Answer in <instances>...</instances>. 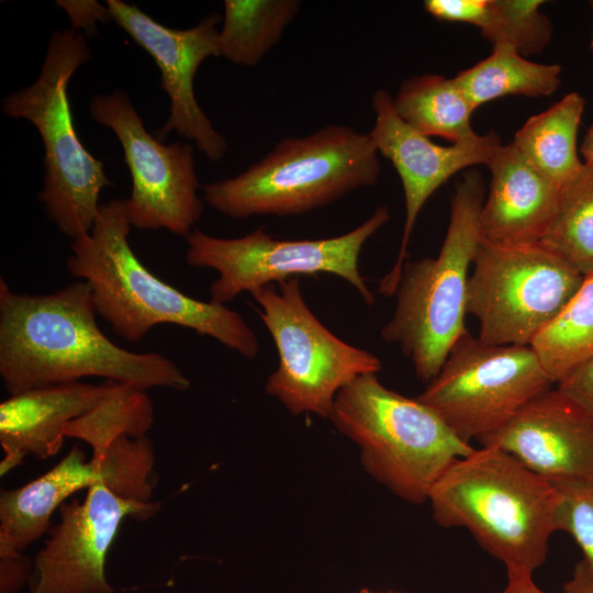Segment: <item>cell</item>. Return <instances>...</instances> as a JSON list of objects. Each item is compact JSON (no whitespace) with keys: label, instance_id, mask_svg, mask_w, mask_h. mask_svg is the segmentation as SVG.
Wrapping results in <instances>:
<instances>
[{"label":"cell","instance_id":"1","mask_svg":"<svg viewBox=\"0 0 593 593\" xmlns=\"http://www.w3.org/2000/svg\"><path fill=\"white\" fill-rule=\"evenodd\" d=\"M92 292L78 280L48 294L18 293L0 279V377L11 395L86 377L143 390L184 391L190 380L158 353L116 346L99 328Z\"/></svg>","mask_w":593,"mask_h":593},{"label":"cell","instance_id":"2","mask_svg":"<svg viewBox=\"0 0 593 593\" xmlns=\"http://www.w3.org/2000/svg\"><path fill=\"white\" fill-rule=\"evenodd\" d=\"M126 199L101 203L90 233L74 239L67 270L86 281L97 313L128 342L142 340L158 324H175L210 336L247 359L258 355L256 334L224 304L191 298L153 275L133 251Z\"/></svg>","mask_w":593,"mask_h":593},{"label":"cell","instance_id":"3","mask_svg":"<svg viewBox=\"0 0 593 593\" xmlns=\"http://www.w3.org/2000/svg\"><path fill=\"white\" fill-rule=\"evenodd\" d=\"M427 500L438 524L467 528L506 570L533 573L545 562L557 530V488L495 447L474 448L457 459Z\"/></svg>","mask_w":593,"mask_h":593},{"label":"cell","instance_id":"4","mask_svg":"<svg viewBox=\"0 0 593 593\" xmlns=\"http://www.w3.org/2000/svg\"><path fill=\"white\" fill-rule=\"evenodd\" d=\"M379 153L369 134L331 124L284 137L239 175L203 187L205 202L233 219L300 215L377 182Z\"/></svg>","mask_w":593,"mask_h":593},{"label":"cell","instance_id":"5","mask_svg":"<svg viewBox=\"0 0 593 593\" xmlns=\"http://www.w3.org/2000/svg\"><path fill=\"white\" fill-rule=\"evenodd\" d=\"M91 59L86 36L70 29L55 30L36 80L3 98V114L32 123L44 146V182L38 201L47 217L71 240L90 233L99 213V198L112 186L103 163L80 142L71 115L68 86Z\"/></svg>","mask_w":593,"mask_h":593},{"label":"cell","instance_id":"6","mask_svg":"<svg viewBox=\"0 0 593 593\" xmlns=\"http://www.w3.org/2000/svg\"><path fill=\"white\" fill-rule=\"evenodd\" d=\"M328 418L360 447L367 472L412 503L427 500L440 475L474 450L434 410L388 389L377 373L340 389Z\"/></svg>","mask_w":593,"mask_h":593},{"label":"cell","instance_id":"7","mask_svg":"<svg viewBox=\"0 0 593 593\" xmlns=\"http://www.w3.org/2000/svg\"><path fill=\"white\" fill-rule=\"evenodd\" d=\"M483 197L481 177L468 172L451 199L450 221L438 256L404 262L393 316L381 329L383 340L398 345L417 378L427 383L437 376L456 342L468 333V271L482 239Z\"/></svg>","mask_w":593,"mask_h":593},{"label":"cell","instance_id":"8","mask_svg":"<svg viewBox=\"0 0 593 593\" xmlns=\"http://www.w3.org/2000/svg\"><path fill=\"white\" fill-rule=\"evenodd\" d=\"M389 221L388 206L380 205L343 235L295 240L276 239L264 226L238 238L214 237L193 228L186 237V261L219 272L210 286V301L224 305L242 292L250 293L275 281L332 273L349 282L370 306L374 296L359 271V256L367 240Z\"/></svg>","mask_w":593,"mask_h":593},{"label":"cell","instance_id":"9","mask_svg":"<svg viewBox=\"0 0 593 593\" xmlns=\"http://www.w3.org/2000/svg\"><path fill=\"white\" fill-rule=\"evenodd\" d=\"M259 316L278 351V367L266 391L293 415L314 413L328 418L345 385L366 373H377L381 360L334 335L310 310L298 277L250 292Z\"/></svg>","mask_w":593,"mask_h":593},{"label":"cell","instance_id":"10","mask_svg":"<svg viewBox=\"0 0 593 593\" xmlns=\"http://www.w3.org/2000/svg\"><path fill=\"white\" fill-rule=\"evenodd\" d=\"M469 276L467 314L490 345L530 346L563 310L584 276L540 243L501 247L481 239Z\"/></svg>","mask_w":593,"mask_h":593},{"label":"cell","instance_id":"11","mask_svg":"<svg viewBox=\"0 0 593 593\" xmlns=\"http://www.w3.org/2000/svg\"><path fill=\"white\" fill-rule=\"evenodd\" d=\"M551 384L530 346L490 345L467 333L416 399L469 443L501 428Z\"/></svg>","mask_w":593,"mask_h":593},{"label":"cell","instance_id":"12","mask_svg":"<svg viewBox=\"0 0 593 593\" xmlns=\"http://www.w3.org/2000/svg\"><path fill=\"white\" fill-rule=\"evenodd\" d=\"M149 437L122 436L87 460L76 443L52 469L0 493V555L23 552L51 529L54 512L74 493L104 484L125 499L150 502L157 482Z\"/></svg>","mask_w":593,"mask_h":593},{"label":"cell","instance_id":"13","mask_svg":"<svg viewBox=\"0 0 593 593\" xmlns=\"http://www.w3.org/2000/svg\"><path fill=\"white\" fill-rule=\"evenodd\" d=\"M89 114L116 135L132 178L126 210L132 227L165 228L187 237L200 220L204 205L198 195L199 178L193 145L164 144L145 128L127 92L98 93Z\"/></svg>","mask_w":593,"mask_h":593},{"label":"cell","instance_id":"14","mask_svg":"<svg viewBox=\"0 0 593 593\" xmlns=\"http://www.w3.org/2000/svg\"><path fill=\"white\" fill-rule=\"evenodd\" d=\"M160 502H138L104 484L87 490L82 502L63 503L59 522L33 559L30 593H114L105 574L108 552L126 517H153Z\"/></svg>","mask_w":593,"mask_h":593},{"label":"cell","instance_id":"15","mask_svg":"<svg viewBox=\"0 0 593 593\" xmlns=\"http://www.w3.org/2000/svg\"><path fill=\"white\" fill-rule=\"evenodd\" d=\"M111 21L146 51L160 70V88L170 100L169 116L156 132L159 141L171 132L192 141L211 161H221L227 152L226 138L215 130L200 108L193 80L203 60L220 57L219 13H211L187 30L167 27L134 4L107 0Z\"/></svg>","mask_w":593,"mask_h":593},{"label":"cell","instance_id":"16","mask_svg":"<svg viewBox=\"0 0 593 593\" xmlns=\"http://www.w3.org/2000/svg\"><path fill=\"white\" fill-rule=\"evenodd\" d=\"M374 124L368 133L377 152L388 158L400 176L405 199V222L395 264L381 279L378 291L395 294L416 219L432 194L458 171L488 164L501 138L494 132L440 146L406 124L395 112L393 97L384 89L371 99Z\"/></svg>","mask_w":593,"mask_h":593},{"label":"cell","instance_id":"17","mask_svg":"<svg viewBox=\"0 0 593 593\" xmlns=\"http://www.w3.org/2000/svg\"><path fill=\"white\" fill-rule=\"evenodd\" d=\"M478 441L505 451L551 483L593 479V419L557 388L530 399Z\"/></svg>","mask_w":593,"mask_h":593},{"label":"cell","instance_id":"18","mask_svg":"<svg viewBox=\"0 0 593 593\" xmlns=\"http://www.w3.org/2000/svg\"><path fill=\"white\" fill-rule=\"evenodd\" d=\"M490 189L480 212L482 240L501 247L541 242L559 205L561 188L539 174L513 143L486 164Z\"/></svg>","mask_w":593,"mask_h":593},{"label":"cell","instance_id":"19","mask_svg":"<svg viewBox=\"0 0 593 593\" xmlns=\"http://www.w3.org/2000/svg\"><path fill=\"white\" fill-rule=\"evenodd\" d=\"M116 381L100 384L72 381L33 388L0 404V444L4 456L0 475L20 466L29 455L44 460L61 448L66 425L107 398Z\"/></svg>","mask_w":593,"mask_h":593},{"label":"cell","instance_id":"20","mask_svg":"<svg viewBox=\"0 0 593 593\" xmlns=\"http://www.w3.org/2000/svg\"><path fill=\"white\" fill-rule=\"evenodd\" d=\"M541 0H426L425 10L447 22L477 26L492 46L510 45L521 55L541 52L552 34Z\"/></svg>","mask_w":593,"mask_h":593},{"label":"cell","instance_id":"21","mask_svg":"<svg viewBox=\"0 0 593 593\" xmlns=\"http://www.w3.org/2000/svg\"><path fill=\"white\" fill-rule=\"evenodd\" d=\"M584 104L580 93L566 94L548 110L529 118L512 142L530 166L560 188L583 167L577 136Z\"/></svg>","mask_w":593,"mask_h":593},{"label":"cell","instance_id":"22","mask_svg":"<svg viewBox=\"0 0 593 593\" xmlns=\"http://www.w3.org/2000/svg\"><path fill=\"white\" fill-rule=\"evenodd\" d=\"M393 107L398 115L424 136H439L452 144L478 134L471 126L475 108L454 78L425 74L404 80Z\"/></svg>","mask_w":593,"mask_h":593},{"label":"cell","instance_id":"23","mask_svg":"<svg viewBox=\"0 0 593 593\" xmlns=\"http://www.w3.org/2000/svg\"><path fill=\"white\" fill-rule=\"evenodd\" d=\"M561 67L528 60L510 45H495L492 53L454 79L475 110L505 96L542 97L560 86Z\"/></svg>","mask_w":593,"mask_h":593},{"label":"cell","instance_id":"24","mask_svg":"<svg viewBox=\"0 0 593 593\" xmlns=\"http://www.w3.org/2000/svg\"><path fill=\"white\" fill-rule=\"evenodd\" d=\"M217 34L220 57L254 67L280 41L298 15L299 0H225Z\"/></svg>","mask_w":593,"mask_h":593},{"label":"cell","instance_id":"25","mask_svg":"<svg viewBox=\"0 0 593 593\" xmlns=\"http://www.w3.org/2000/svg\"><path fill=\"white\" fill-rule=\"evenodd\" d=\"M552 383L593 357V273L530 344Z\"/></svg>","mask_w":593,"mask_h":593},{"label":"cell","instance_id":"26","mask_svg":"<svg viewBox=\"0 0 593 593\" xmlns=\"http://www.w3.org/2000/svg\"><path fill=\"white\" fill-rule=\"evenodd\" d=\"M154 416V403L146 390L116 382L97 406L69 422L64 435L85 441L91 447L92 456H100L119 437L146 436Z\"/></svg>","mask_w":593,"mask_h":593},{"label":"cell","instance_id":"27","mask_svg":"<svg viewBox=\"0 0 593 593\" xmlns=\"http://www.w3.org/2000/svg\"><path fill=\"white\" fill-rule=\"evenodd\" d=\"M584 277L593 273V167L561 187L557 213L540 242Z\"/></svg>","mask_w":593,"mask_h":593},{"label":"cell","instance_id":"28","mask_svg":"<svg viewBox=\"0 0 593 593\" xmlns=\"http://www.w3.org/2000/svg\"><path fill=\"white\" fill-rule=\"evenodd\" d=\"M560 494L556 529L570 534L593 575V479L552 483Z\"/></svg>","mask_w":593,"mask_h":593},{"label":"cell","instance_id":"29","mask_svg":"<svg viewBox=\"0 0 593 593\" xmlns=\"http://www.w3.org/2000/svg\"><path fill=\"white\" fill-rule=\"evenodd\" d=\"M56 4L69 16L71 29L85 36L96 35L98 23L111 21L107 5L94 0H58Z\"/></svg>","mask_w":593,"mask_h":593},{"label":"cell","instance_id":"30","mask_svg":"<svg viewBox=\"0 0 593 593\" xmlns=\"http://www.w3.org/2000/svg\"><path fill=\"white\" fill-rule=\"evenodd\" d=\"M557 389L593 419V357L557 383Z\"/></svg>","mask_w":593,"mask_h":593},{"label":"cell","instance_id":"31","mask_svg":"<svg viewBox=\"0 0 593 593\" xmlns=\"http://www.w3.org/2000/svg\"><path fill=\"white\" fill-rule=\"evenodd\" d=\"M33 560L24 552L0 555V593H19L30 584Z\"/></svg>","mask_w":593,"mask_h":593},{"label":"cell","instance_id":"32","mask_svg":"<svg viewBox=\"0 0 593 593\" xmlns=\"http://www.w3.org/2000/svg\"><path fill=\"white\" fill-rule=\"evenodd\" d=\"M507 584L502 593H546L533 581V573L507 569Z\"/></svg>","mask_w":593,"mask_h":593},{"label":"cell","instance_id":"33","mask_svg":"<svg viewBox=\"0 0 593 593\" xmlns=\"http://www.w3.org/2000/svg\"><path fill=\"white\" fill-rule=\"evenodd\" d=\"M564 593H593V575L583 560L577 563L570 580L564 584Z\"/></svg>","mask_w":593,"mask_h":593},{"label":"cell","instance_id":"34","mask_svg":"<svg viewBox=\"0 0 593 593\" xmlns=\"http://www.w3.org/2000/svg\"><path fill=\"white\" fill-rule=\"evenodd\" d=\"M583 164L593 167V124L588 130L580 147Z\"/></svg>","mask_w":593,"mask_h":593},{"label":"cell","instance_id":"35","mask_svg":"<svg viewBox=\"0 0 593 593\" xmlns=\"http://www.w3.org/2000/svg\"><path fill=\"white\" fill-rule=\"evenodd\" d=\"M358 593H378V592H371L368 589H361ZM388 593H402V592H388Z\"/></svg>","mask_w":593,"mask_h":593},{"label":"cell","instance_id":"36","mask_svg":"<svg viewBox=\"0 0 593 593\" xmlns=\"http://www.w3.org/2000/svg\"><path fill=\"white\" fill-rule=\"evenodd\" d=\"M590 4H591L592 10H593V1H591ZM591 48L593 49V32H592Z\"/></svg>","mask_w":593,"mask_h":593}]
</instances>
